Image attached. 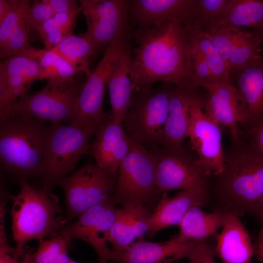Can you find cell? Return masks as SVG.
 <instances>
[{"label": "cell", "instance_id": "6da1fadb", "mask_svg": "<svg viewBox=\"0 0 263 263\" xmlns=\"http://www.w3.org/2000/svg\"><path fill=\"white\" fill-rule=\"evenodd\" d=\"M133 36L136 46L130 72L133 93L157 82L177 86L195 83L191 46L181 22L164 19L151 27H137Z\"/></svg>", "mask_w": 263, "mask_h": 263}, {"label": "cell", "instance_id": "7a4b0ae2", "mask_svg": "<svg viewBox=\"0 0 263 263\" xmlns=\"http://www.w3.org/2000/svg\"><path fill=\"white\" fill-rule=\"evenodd\" d=\"M240 142L225 154L224 169L214 176L213 183H209L206 204L213 211L238 218L247 214L260 219L263 209V153L249 143L241 146Z\"/></svg>", "mask_w": 263, "mask_h": 263}, {"label": "cell", "instance_id": "3957f363", "mask_svg": "<svg viewBox=\"0 0 263 263\" xmlns=\"http://www.w3.org/2000/svg\"><path fill=\"white\" fill-rule=\"evenodd\" d=\"M49 126L13 113L0 117V168L19 183L40 177Z\"/></svg>", "mask_w": 263, "mask_h": 263}, {"label": "cell", "instance_id": "277c9868", "mask_svg": "<svg viewBox=\"0 0 263 263\" xmlns=\"http://www.w3.org/2000/svg\"><path fill=\"white\" fill-rule=\"evenodd\" d=\"M19 184L20 190L16 195L5 193L13 202L10 213L16 244L14 257L18 259L23 254L29 241L55 237L66 225L59 215L62 210L58 198L52 191L43 187L37 189L28 181Z\"/></svg>", "mask_w": 263, "mask_h": 263}, {"label": "cell", "instance_id": "5b68a950", "mask_svg": "<svg viewBox=\"0 0 263 263\" xmlns=\"http://www.w3.org/2000/svg\"><path fill=\"white\" fill-rule=\"evenodd\" d=\"M172 85L162 83L133 92L123 121L129 136L150 150L160 147Z\"/></svg>", "mask_w": 263, "mask_h": 263}, {"label": "cell", "instance_id": "8992f818", "mask_svg": "<svg viewBox=\"0 0 263 263\" xmlns=\"http://www.w3.org/2000/svg\"><path fill=\"white\" fill-rule=\"evenodd\" d=\"M94 132L71 124H50L39 177L42 187L52 191L58 181L74 169L87 152Z\"/></svg>", "mask_w": 263, "mask_h": 263}, {"label": "cell", "instance_id": "52a82bcc", "mask_svg": "<svg viewBox=\"0 0 263 263\" xmlns=\"http://www.w3.org/2000/svg\"><path fill=\"white\" fill-rule=\"evenodd\" d=\"M161 194L156 184L152 152L131 138L129 151L117 171L112 199L115 204L135 203L145 206L160 198Z\"/></svg>", "mask_w": 263, "mask_h": 263}, {"label": "cell", "instance_id": "ba28073f", "mask_svg": "<svg viewBox=\"0 0 263 263\" xmlns=\"http://www.w3.org/2000/svg\"><path fill=\"white\" fill-rule=\"evenodd\" d=\"M131 37V33H128L106 48L103 57L82 87L70 124L94 131L111 117V112L105 113L103 111L105 90L113 66Z\"/></svg>", "mask_w": 263, "mask_h": 263}, {"label": "cell", "instance_id": "9c48e42d", "mask_svg": "<svg viewBox=\"0 0 263 263\" xmlns=\"http://www.w3.org/2000/svg\"><path fill=\"white\" fill-rule=\"evenodd\" d=\"M117 175L110 174L96 164L87 162L60 179L56 184L62 189L66 205V224L77 218L90 208L112 198Z\"/></svg>", "mask_w": 263, "mask_h": 263}, {"label": "cell", "instance_id": "30bf717a", "mask_svg": "<svg viewBox=\"0 0 263 263\" xmlns=\"http://www.w3.org/2000/svg\"><path fill=\"white\" fill-rule=\"evenodd\" d=\"M84 84H78L75 80L69 82L48 80L40 90L28 93L19 99L12 106L10 113L51 124L71 123Z\"/></svg>", "mask_w": 263, "mask_h": 263}, {"label": "cell", "instance_id": "8fae6325", "mask_svg": "<svg viewBox=\"0 0 263 263\" xmlns=\"http://www.w3.org/2000/svg\"><path fill=\"white\" fill-rule=\"evenodd\" d=\"M151 151L155 162L156 184L161 192L207 190L211 175L202 167L195 151L184 146L180 149L159 147Z\"/></svg>", "mask_w": 263, "mask_h": 263}, {"label": "cell", "instance_id": "7c38bea8", "mask_svg": "<svg viewBox=\"0 0 263 263\" xmlns=\"http://www.w3.org/2000/svg\"><path fill=\"white\" fill-rule=\"evenodd\" d=\"M131 0H81V11L87 23L81 35L93 44L94 54L131 32Z\"/></svg>", "mask_w": 263, "mask_h": 263}, {"label": "cell", "instance_id": "4fadbf2b", "mask_svg": "<svg viewBox=\"0 0 263 263\" xmlns=\"http://www.w3.org/2000/svg\"><path fill=\"white\" fill-rule=\"evenodd\" d=\"M115 204L112 197L90 208L75 221L65 225L59 235L69 242L75 239L86 242L96 252L98 263H107L111 251L107 245V236L115 219Z\"/></svg>", "mask_w": 263, "mask_h": 263}, {"label": "cell", "instance_id": "5bb4252c", "mask_svg": "<svg viewBox=\"0 0 263 263\" xmlns=\"http://www.w3.org/2000/svg\"><path fill=\"white\" fill-rule=\"evenodd\" d=\"M204 103H197L190 110L188 137L202 167L215 176L224 169L225 153L220 126L203 110Z\"/></svg>", "mask_w": 263, "mask_h": 263}, {"label": "cell", "instance_id": "9a60e30c", "mask_svg": "<svg viewBox=\"0 0 263 263\" xmlns=\"http://www.w3.org/2000/svg\"><path fill=\"white\" fill-rule=\"evenodd\" d=\"M200 87L191 83L172 85L169 96V114L164 127L160 147L180 149L188 137L190 110L192 106L205 101L206 95Z\"/></svg>", "mask_w": 263, "mask_h": 263}, {"label": "cell", "instance_id": "2e32d148", "mask_svg": "<svg viewBox=\"0 0 263 263\" xmlns=\"http://www.w3.org/2000/svg\"><path fill=\"white\" fill-rule=\"evenodd\" d=\"M207 92L203 110L220 126L228 128L234 144L240 142L239 124L243 119L241 97L231 81L199 82Z\"/></svg>", "mask_w": 263, "mask_h": 263}, {"label": "cell", "instance_id": "e0dca14e", "mask_svg": "<svg viewBox=\"0 0 263 263\" xmlns=\"http://www.w3.org/2000/svg\"><path fill=\"white\" fill-rule=\"evenodd\" d=\"M230 80L242 101V124L247 132L263 124V55L230 71Z\"/></svg>", "mask_w": 263, "mask_h": 263}, {"label": "cell", "instance_id": "ac0fdd59", "mask_svg": "<svg viewBox=\"0 0 263 263\" xmlns=\"http://www.w3.org/2000/svg\"><path fill=\"white\" fill-rule=\"evenodd\" d=\"M197 0H131L130 19L139 28H149L166 19L181 22L186 29L194 27Z\"/></svg>", "mask_w": 263, "mask_h": 263}, {"label": "cell", "instance_id": "d6986e66", "mask_svg": "<svg viewBox=\"0 0 263 263\" xmlns=\"http://www.w3.org/2000/svg\"><path fill=\"white\" fill-rule=\"evenodd\" d=\"M197 242L183 239L178 235L159 243L141 238L124 251L116 252L111 249L109 261L118 263H171L187 258Z\"/></svg>", "mask_w": 263, "mask_h": 263}, {"label": "cell", "instance_id": "ffe728a7", "mask_svg": "<svg viewBox=\"0 0 263 263\" xmlns=\"http://www.w3.org/2000/svg\"><path fill=\"white\" fill-rule=\"evenodd\" d=\"M91 146L97 165L106 172L117 175L119 167L128 154L131 138L121 123L110 117L99 125Z\"/></svg>", "mask_w": 263, "mask_h": 263}, {"label": "cell", "instance_id": "44dd1931", "mask_svg": "<svg viewBox=\"0 0 263 263\" xmlns=\"http://www.w3.org/2000/svg\"><path fill=\"white\" fill-rule=\"evenodd\" d=\"M207 190L184 189L169 197L162 192L158 203L150 218V235L165 228L178 225L191 207L206 204Z\"/></svg>", "mask_w": 263, "mask_h": 263}, {"label": "cell", "instance_id": "7402d4cb", "mask_svg": "<svg viewBox=\"0 0 263 263\" xmlns=\"http://www.w3.org/2000/svg\"><path fill=\"white\" fill-rule=\"evenodd\" d=\"M151 214L140 203L122 204L117 209L114 223L107 236V241L112 245V249L120 252L128 248L136 239L142 238L150 230Z\"/></svg>", "mask_w": 263, "mask_h": 263}, {"label": "cell", "instance_id": "603a6c76", "mask_svg": "<svg viewBox=\"0 0 263 263\" xmlns=\"http://www.w3.org/2000/svg\"><path fill=\"white\" fill-rule=\"evenodd\" d=\"M132 61L130 40L120 54L107 84L112 119L121 124L129 109L133 93L130 75Z\"/></svg>", "mask_w": 263, "mask_h": 263}, {"label": "cell", "instance_id": "cb8c5ba5", "mask_svg": "<svg viewBox=\"0 0 263 263\" xmlns=\"http://www.w3.org/2000/svg\"><path fill=\"white\" fill-rule=\"evenodd\" d=\"M215 246L224 263H251L254 253L248 234L239 218L227 214Z\"/></svg>", "mask_w": 263, "mask_h": 263}, {"label": "cell", "instance_id": "d4e9b609", "mask_svg": "<svg viewBox=\"0 0 263 263\" xmlns=\"http://www.w3.org/2000/svg\"><path fill=\"white\" fill-rule=\"evenodd\" d=\"M263 27V0H228L221 14L203 29L247 27L259 31Z\"/></svg>", "mask_w": 263, "mask_h": 263}, {"label": "cell", "instance_id": "484cf974", "mask_svg": "<svg viewBox=\"0 0 263 263\" xmlns=\"http://www.w3.org/2000/svg\"><path fill=\"white\" fill-rule=\"evenodd\" d=\"M201 207H191L178 225L180 238L201 242L215 234L225 223L227 214L220 212H207Z\"/></svg>", "mask_w": 263, "mask_h": 263}, {"label": "cell", "instance_id": "4316f807", "mask_svg": "<svg viewBox=\"0 0 263 263\" xmlns=\"http://www.w3.org/2000/svg\"><path fill=\"white\" fill-rule=\"evenodd\" d=\"M50 50L66 60L77 73H83L87 78L90 76L89 59L94 55V49L91 41L81 34L66 37Z\"/></svg>", "mask_w": 263, "mask_h": 263}, {"label": "cell", "instance_id": "83f0119b", "mask_svg": "<svg viewBox=\"0 0 263 263\" xmlns=\"http://www.w3.org/2000/svg\"><path fill=\"white\" fill-rule=\"evenodd\" d=\"M190 45L205 59L211 73L213 82L231 81L229 68L201 30H186Z\"/></svg>", "mask_w": 263, "mask_h": 263}, {"label": "cell", "instance_id": "f1b7e54d", "mask_svg": "<svg viewBox=\"0 0 263 263\" xmlns=\"http://www.w3.org/2000/svg\"><path fill=\"white\" fill-rule=\"evenodd\" d=\"M261 41L257 32L237 28L228 60L230 71L255 60L263 56Z\"/></svg>", "mask_w": 263, "mask_h": 263}, {"label": "cell", "instance_id": "f546056e", "mask_svg": "<svg viewBox=\"0 0 263 263\" xmlns=\"http://www.w3.org/2000/svg\"><path fill=\"white\" fill-rule=\"evenodd\" d=\"M31 51L39 62L42 79L69 82L75 80L77 73L64 59L51 50L31 48Z\"/></svg>", "mask_w": 263, "mask_h": 263}, {"label": "cell", "instance_id": "4dcf8cb0", "mask_svg": "<svg viewBox=\"0 0 263 263\" xmlns=\"http://www.w3.org/2000/svg\"><path fill=\"white\" fill-rule=\"evenodd\" d=\"M69 243L60 235L39 241L36 252L31 250L24 255L26 263H68L71 260L67 254Z\"/></svg>", "mask_w": 263, "mask_h": 263}, {"label": "cell", "instance_id": "1f68e13d", "mask_svg": "<svg viewBox=\"0 0 263 263\" xmlns=\"http://www.w3.org/2000/svg\"><path fill=\"white\" fill-rule=\"evenodd\" d=\"M12 9L0 22V46L8 39L13 31L24 20L31 7L28 0H11Z\"/></svg>", "mask_w": 263, "mask_h": 263}, {"label": "cell", "instance_id": "d6a6232c", "mask_svg": "<svg viewBox=\"0 0 263 263\" xmlns=\"http://www.w3.org/2000/svg\"><path fill=\"white\" fill-rule=\"evenodd\" d=\"M236 29L214 28L201 30L203 35L212 42L228 66Z\"/></svg>", "mask_w": 263, "mask_h": 263}, {"label": "cell", "instance_id": "836d02e7", "mask_svg": "<svg viewBox=\"0 0 263 263\" xmlns=\"http://www.w3.org/2000/svg\"><path fill=\"white\" fill-rule=\"evenodd\" d=\"M29 32L23 20L13 31L5 42L0 46V57L9 58L28 48Z\"/></svg>", "mask_w": 263, "mask_h": 263}, {"label": "cell", "instance_id": "e575fe53", "mask_svg": "<svg viewBox=\"0 0 263 263\" xmlns=\"http://www.w3.org/2000/svg\"><path fill=\"white\" fill-rule=\"evenodd\" d=\"M227 0H197V18L194 26L187 30H202L221 14Z\"/></svg>", "mask_w": 263, "mask_h": 263}, {"label": "cell", "instance_id": "d590c367", "mask_svg": "<svg viewBox=\"0 0 263 263\" xmlns=\"http://www.w3.org/2000/svg\"><path fill=\"white\" fill-rule=\"evenodd\" d=\"M55 15L47 0H34L24 19L29 32L37 31L45 21Z\"/></svg>", "mask_w": 263, "mask_h": 263}, {"label": "cell", "instance_id": "8d00e7d4", "mask_svg": "<svg viewBox=\"0 0 263 263\" xmlns=\"http://www.w3.org/2000/svg\"><path fill=\"white\" fill-rule=\"evenodd\" d=\"M38 32L44 44L45 49L47 50L54 48L65 38L53 17L42 23Z\"/></svg>", "mask_w": 263, "mask_h": 263}, {"label": "cell", "instance_id": "74e56055", "mask_svg": "<svg viewBox=\"0 0 263 263\" xmlns=\"http://www.w3.org/2000/svg\"><path fill=\"white\" fill-rule=\"evenodd\" d=\"M215 246L206 241L198 242L187 258L189 263H215Z\"/></svg>", "mask_w": 263, "mask_h": 263}, {"label": "cell", "instance_id": "f35d334b", "mask_svg": "<svg viewBox=\"0 0 263 263\" xmlns=\"http://www.w3.org/2000/svg\"><path fill=\"white\" fill-rule=\"evenodd\" d=\"M191 46L193 60V77L194 82L197 85L201 82H213L211 73L205 59L196 49Z\"/></svg>", "mask_w": 263, "mask_h": 263}, {"label": "cell", "instance_id": "ab89813d", "mask_svg": "<svg viewBox=\"0 0 263 263\" xmlns=\"http://www.w3.org/2000/svg\"><path fill=\"white\" fill-rule=\"evenodd\" d=\"M80 11V7L75 10L55 14L53 17L65 37L73 35L76 17Z\"/></svg>", "mask_w": 263, "mask_h": 263}, {"label": "cell", "instance_id": "60d3db41", "mask_svg": "<svg viewBox=\"0 0 263 263\" xmlns=\"http://www.w3.org/2000/svg\"><path fill=\"white\" fill-rule=\"evenodd\" d=\"M55 14L75 10L79 8L76 1L73 0H47Z\"/></svg>", "mask_w": 263, "mask_h": 263}, {"label": "cell", "instance_id": "b9f144b4", "mask_svg": "<svg viewBox=\"0 0 263 263\" xmlns=\"http://www.w3.org/2000/svg\"><path fill=\"white\" fill-rule=\"evenodd\" d=\"M247 132L249 136L248 143L263 153V124Z\"/></svg>", "mask_w": 263, "mask_h": 263}, {"label": "cell", "instance_id": "7bdbcfd3", "mask_svg": "<svg viewBox=\"0 0 263 263\" xmlns=\"http://www.w3.org/2000/svg\"><path fill=\"white\" fill-rule=\"evenodd\" d=\"M12 253L0 251V263H26V260L24 256L21 261H19L18 259L14 257Z\"/></svg>", "mask_w": 263, "mask_h": 263}, {"label": "cell", "instance_id": "ee69618b", "mask_svg": "<svg viewBox=\"0 0 263 263\" xmlns=\"http://www.w3.org/2000/svg\"><path fill=\"white\" fill-rule=\"evenodd\" d=\"M12 3L11 0H0V22L10 12L12 9Z\"/></svg>", "mask_w": 263, "mask_h": 263}, {"label": "cell", "instance_id": "f6af8a7d", "mask_svg": "<svg viewBox=\"0 0 263 263\" xmlns=\"http://www.w3.org/2000/svg\"><path fill=\"white\" fill-rule=\"evenodd\" d=\"M254 253L258 260L263 261V241L256 243Z\"/></svg>", "mask_w": 263, "mask_h": 263}, {"label": "cell", "instance_id": "bcb514c9", "mask_svg": "<svg viewBox=\"0 0 263 263\" xmlns=\"http://www.w3.org/2000/svg\"><path fill=\"white\" fill-rule=\"evenodd\" d=\"M260 219L262 222V226L258 236L256 243L263 241V209L261 214Z\"/></svg>", "mask_w": 263, "mask_h": 263}, {"label": "cell", "instance_id": "7dc6e473", "mask_svg": "<svg viewBox=\"0 0 263 263\" xmlns=\"http://www.w3.org/2000/svg\"><path fill=\"white\" fill-rule=\"evenodd\" d=\"M259 35V37L261 41V44L263 51V28L259 31H256Z\"/></svg>", "mask_w": 263, "mask_h": 263}, {"label": "cell", "instance_id": "c3c4849f", "mask_svg": "<svg viewBox=\"0 0 263 263\" xmlns=\"http://www.w3.org/2000/svg\"><path fill=\"white\" fill-rule=\"evenodd\" d=\"M68 263H77V262H75V261H74V260H73L71 259V260H70V261Z\"/></svg>", "mask_w": 263, "mask_h": 263}]
</instances>
